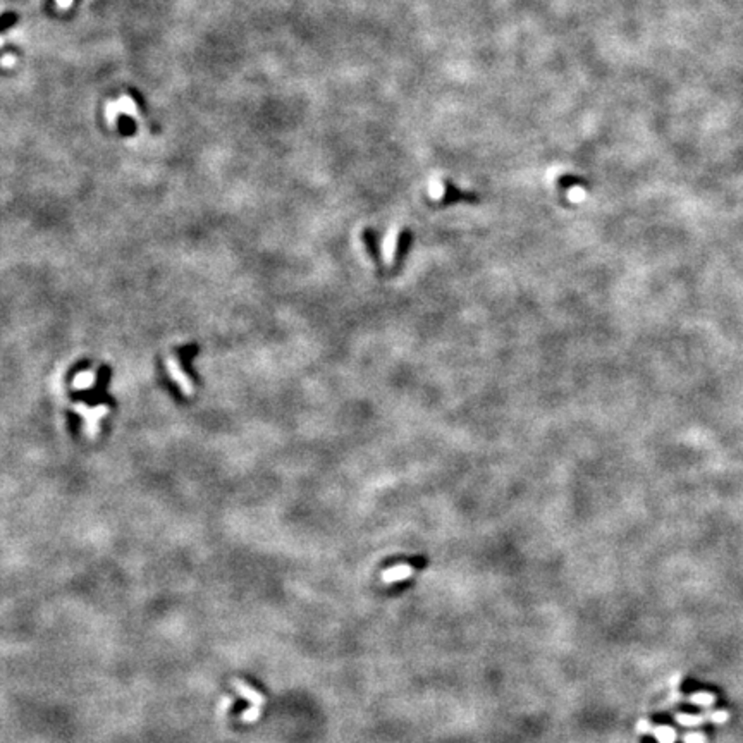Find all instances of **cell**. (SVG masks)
<instances>
[{
    "instance_id": "52a82bcc",
    "label": "cell",
    "mask_w": 743,
    "mask_h": 743,
    "mask_svg": "<svg viewBox=\"0 0 743 743\" xmlns=\"http://www.w3.org/2000/svg\"><path fill=\"white\" fill-rule=\"evenodd\" d=\"M95 379H97V375H95V372H93V370H83V372H78V373H76L75 379H72V387H75L76 391H83V389H90V387L95 384Z\"/></svg>"
},
{
    "instance_id": "3957f363",
    "label": "cell",
    "mask_w": 743,
    "mask_h": 743,
    "mask_svg": "<svg viewBox=\"0 0 743 743\" xmlns=\"http://www.w3.org/2000/svg\"><path fill=\"white\" fill-rule=\"evenodd\" d=\"M676 723L681 726H699L704 723H714V725H723L730 719V712L728 711H712L706 712V714H685V712H678L675 716Z\"/></svg>"
},
{
    "instance_id": "30bf717a",
    "label": "cell",
    "mask_w": 743,
    "mask_h": 743,
    "mask_svg": "<svg viewBox=\"0 0 743 743\" xmlns=\"http://www.w3.org/2000/svg\"><path fill=\"white\" fill-rule=\"evenodd\" d=\"M18 21H19L18 13H11V11H7V13H4L2 21H0V28H2V32H7V30L13 28Z\"/></svg>"
},
{
    "instance_id": "8992f818",
    "label": "cell",
    "mask_w": 743,
    "mask_h": 743,
    "mask_svg": "<svg viewBox=\"0 0 743 743\" xmlns=\"http://www.w3.org/2000/svg\"><path fill=\"white\" fill-rule=\"evenodd\" d=\"M233 687L236 688L238 694H240L241 697H245V699L248 700V702H252L253 706H259V707L265 706V697L261 695L260 692H257L253 687H250L248 683H245L243 680L234 678L233 680Z\"/></svg>"
},
{
    "instance_id": "ba28073f",
    "label": "cell",
    "mask_w": 743,
    "mask_h": 743,
    "mask_svg": "<svg viewBox=\"0 0 743 743\" xmlns=\"http://www.w3.org/2000/svg\"><path fill=\"white\" fill-rule=\"evenodd\" d=\"M117 128L119 131H121V134H124V136H134V134H136V122H134V119L131 117V115L119 114Z\"/></svg>"
},
{
    "instance_id": "8fae6325",
    "label": "cell",
    "mask_w": 743,
    "mask_h": 743,
    "mask_svg": "<svg viewBox=\"0 0 743 743\" xmlns=\"http://www.w3.org/2000/svg\"><path fill=\"white\" fill-rule=\"evenodd\" d=\"M260 716H261V707H259V706H253L252 709H248V711L243 712V714H241V721H243V723H253V721H257V719H259Z\"/></svg>"
},
{
    "instance_id": "6da1fadb",
    "label": "cell",
    "mask_w": 743,
    "mask_h": 743,
    "mask_svg": "<svg viewBox=\"0 0 743 743\" xmlns=\"http://www.w3.org/2000/svg\"><path fill=\"white\" fill-rule=\"evenodd\" d=\"M75 411L79 415L81 418H83V422H84V427H83L84 436L90 437V439L98 437L100 422H102L103 418L107 417V413H109V408H107L105 404H100V406L90 408V406H86V404L78 403L75 406Z\"/></svg>"
},
{
    "instance_id": "9c48e42d",
    "label": "cell",
    "mask_w": 743,
    "mask_h": 743,
    "mask_svg": "<svg viewBox=\"0 0 743 743\" xmlns=\"http://www.w3.org/2000/svg\"><path fill=\"white\" fill-rule=\"evenodd\" d=\"M687 700L690 704H694V706L711 707L712 704L716 702V695L711 694V692H695V694H692Z\"/></svg>"
},
{
    "instance_id": "7a4b0ae2",
    "label": "cell",
    "mask_w": 743,
    "mask_h": 743,
    "mask_svg": "<svg viewBox=\"0 0 743 743\" xmlns=\"http://www.w3.org/2000/svg\"><path fill=\"white\" fill-rule=\"evenodd\" d=\"M165 367H167L169 377L174 380V384L178 386V389L183 392L184 396L195 394V391H196L195 382L186 375V373H184L183 367H181V363L178 361V358H176L174 355H169L167 358H165Z\"/></svg>"
},
{
    "instance_id": "4fadbf2b",
    "label": "cell",
    "mask_w": 743,
    "mask_h": 743,
    "mask_svg": "<svg viewBox=\"0 0 743 743\" xmlns=\"http://www.w3.org/2000/svg\"><path fill=\"white\" fill-rule=\"evenodd\" d=\"M129 97L133 98V102L136 103L138 107H140L141 112L146 114V103H145V100H143V95H141L140 91H136V90H129Z\"/></svg>"
},
{
    "instance_id": "277c9868",
    "label": "cell",
    "mask_w": 743,
    "mask_h": 743,
    "mask_svg": "<svg viewBox=\"0 0 743 743\" xmlns=\"http://www.w3.org/2000/svg\"><path fill=\"white\" fill-rule=\"evenodd\" d=\"M638 733L642 735H654L659 743H675L676 742V730H673L671 726H654L652 723H649L647 719H642L637 725Z\"/></svg>"
},
{
    "instance_id": "5b68a950",
    "label": "cell",
    "mask_w": 743,
    "mask_h": 743,
    "mask_svg": "<svg viewBox=\"0 0 743 743\" xmlns=\"http://www.w3.org/2000/svg\"><path fill=\"white\" fill-rule=\"evenodd\" d=\"M413 573H415V569L411 568L410 564H396V566H392V568L386 569V571H382L380 579H382L384 583H396V582H403V580L410 579Z\"/></svg>"
},
{
    "instance_id": "7c38bea8",
    "label": "cell",
    "mask_w": 743,
    "mask_h": 743,
    "mask_svg": "<svg viewBox=\"0 0 743 743\" xmlns=\"http://www.w3.org/2000/svg\"><path fill=\"white\" fill-rule=\"evenodd\" d=\"M683 743H707V737L700 731H690L683 735Z\"/></svg>"
}]
</instances>
